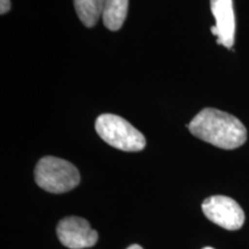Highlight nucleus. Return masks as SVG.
Returning <instances> with one entry per match:
<instances>
[{"label":"nucleus","mask_w":249,"mask_h":249,"mask_svg":"<svg viewBox=\"0 0 249 249\" xmlns=\"http://www.w3.org/2000/svg\"><path fill=\"white\" fill-rule=\"evenodd\" d=\"M187 127L195 138L226 150L241 147L247 141L244 124L236 117L217 108H203Z\"/></svg>","instance_id":"1"},{"label":"nucleus","mask_w":249,"mask_h":249,"mask_svg":"<svg viewBox=\"0 0 249 249\" xmlns=\"http://www.w3.org/2000/svg\"><path fill=\"white\" fill-rule=\"evenodd\" d=\"M80 180L79 170L73 164L53 156L43 157L35 167L36 183L52 194L71 191L79 186Z\"/></svg>","instance_id":"2"},{"label":"nucleus","mask_w":249,"mask_h":249,"mask_svg":"<svg viewBox=\"0 0 249 249\" xmlns=\"http://www.w3.org/2000/svg\"><path fill=\"white\" fill-rule=\"evenodd\" d=\"M95 129L103 141L119 150L138 152L147 144L144 135L117 114H101L96 119Z\"/></svg>","instance_id":"3"},{"label":"nucleus","mask_w":249,"mask_h":249,"mask_svg":"<svg viewBox=\"0 0 249 249\" xmlns=\"http://www.w3.org/2000/svg\"><path fill=\"white\" fill-rule=\"evenodd\" d=\"M202 211L210 222L229 231L241 229L245 223L244 210L238 202L229 196L214 195L205 198L202 203Z\"/></svg>","instance_id":"4"},{"label":"nucleus","mask_w":249,"mask_h":249,"mask_svg":"<svg viewBox=\"0 0 249 249\" xmlns=\"http://www.w3.org/2000/svg\"><path fill=\"white\" fill-rule=\"evenodd\" d=\"M57 235L61 244L70 249L90 248L98 241V233L91 229L88 220L75 216L62 218L58 223Z\"/></svg>","instance_id":"5"},{"label":"nucleus","mask_w":249,"mask_h":249,"mask_svg":"<svg viewBox=\"0 0 249 249\" xmlns=\"http://www.w3.org/2000/svg\"><path fill=\"white\" fill-rule=\"evenodd\" d=\"M210 8L216 24L211 27V33L217 36V44L231 49L234 44L235 17L233 0H210Z\"/></svg>","instance_id":"6"},{"label":"nucleus","mask_w":249,"mask_h":249,"mask_svg":"<svg viewBox=\"0 0 249 249\" xmlns=\"http://www.w3.org/2000/svg\"><path fill=\"white\" fill-rule=\"evenodd\" d=\"M128 0H105L103 23L111 31L119 30L127 18Z\"/></svg>","instance_id":"7"},{"label":"nucleus","mask_w":249,"mask_h":249,"mask_svg":"<svg viewBox=\"0 0 249 249\" xmlns=\"http://www.w3.org/2000/svg\"><path fill=\"white\" fill-rule=\"evenodd\" d=\"M105 0H74V7L81 22L87 28L97 24L99 18L103 17Z\"/></svg>","instance_id":"8"},{"label":"nucleus","mask_w":249,"mask_h":249,"mask_svg":"<svg viewBox=\"0 0 249 249\" xmlns=\"http://www.w3.org/2000/svg\"><path fill=\"white\" fill-rule=\"evenodd\" d=\"M11 7V0H0V14L4 15L6 13H8Z\"/></svg>","instance_id":"9"},{"label":"nucleus","mask_w":249,"mask_h":249,"mask_svg":"<svg viewBox=\"0 0 249 249\" xmlns=\"http://www.w3.org/2000/svg\"><path fill=\"white\" fill-rule=\"evenodd\" d=\"M127 249H143L141 246H139V245H132V246H129L128 248Z\"/></svg>","instance_id":"10"},{"label":"nucleus","mask_w":249,"mask_h":249,"mask_svg":"<svg viewBox=\"0 0 249 249\" xmlns=\"http://www.w3.org/2000/svg\"><path fill=\"white\" fill-rule=\"evenodd\" d=\"M202 249H214V248H213V247H204V248H202Z\"/></svg>","instance_id":"11"}]
</instances>
